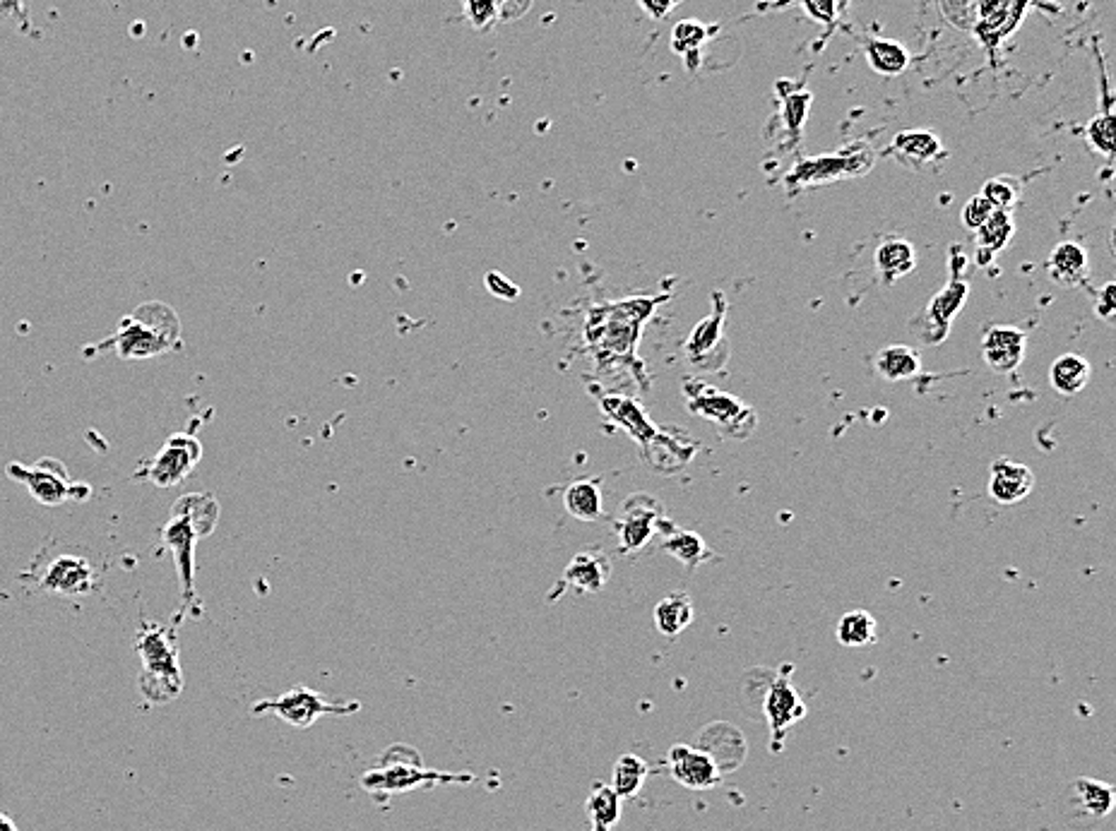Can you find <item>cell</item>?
<instances>
[{"mask_svg":"<svg viewBox=\"0 0 1116 831\" xmlns=\"http://www.w3.org/2000/svg\"><path fill=\"white\" fill-rule=\"evenodd\" d=\"M664 301L666 296H633L592 305L580 330V352L600 371H629L647 387L645 371L637 363V344L647 320Z\"/></svg>","mask_w":1116,"mask_h":831,"instance_id":"cell-1","label":"cell"},{"mask_svg":"<svg viewBox=\"0 0 1116 831\" xmlns=\"http://www.w3.org/2000/svg\"><path fill=\"white\" fill-rule=\"evenodd\" d=\"M181 320L171 305L148 301L121 320L119 330L97 346V354L115 352L123 361H144L181 352Z\"/></svg>","mask_w":1116,"mask_h":831,"instance_id":"cell-2","label":"cell"},{"mask_svg":"<svg viewBox=\"0 0 1116 831\" xmlns=\"http://www.w3.org/2000/svg\"><path fill=\"white\" fill-rule=\"evenodd\" d=\"M217 524H220V503L214 495L191 493L173 503L167 527L162 529V544L177 563L185 608L195 596V544L210 536Z\"/></svg>","mask_w":1116,"mask_h":831,"instance_id":"cell-3","label":"cell"},{"mask_svg":"<svg viewBox=\"0 0 1116 831\" xmlns=\"http://www.w3.org/2000/svg\"><path fill=\"white\" fill-rule=\"evenodd\" d=\"M177 632V625H144L135 639L142 661L140 690L154 705H167L183 690Z\"/></svg>","mask_w":1116,"mask_h":831,"instance_id":"cell-4","label":"cell"},{"mask_svg":"<svg viewBox=\"0 0 1116 831\" xmlns=\"http://www.w3.org/2000/svg\"><path fill=\"white\" fill-rule=\"evenodd\" d=\"M379 769L361 777V789L373 795L410 793L414 789H431L439 783H472V774H451V771L426 769L422 754L408 746H395L383 754Z\"/></svg>","mask_w":1116,"mask_h":831,"instance_id":"cell-5","label":"cell"},{"mask_svg":"<svg viewBox=\"0 0 1116 831\" xmlns=\"http://www.w3.org/2000/svg\"><path fill=\"white\" fill-rule=\"evenodd\" d=\"M684 397L686 406L693 416L707 420L715 426L722 437L732 440H746L756 430L758 416L738 397L722 392L713 385H707L701 377H686L684 381Z\"/></svg>","mask_w":1116,"mask_h":831,"instance_id":"cell-6","label":"cell"},{"mask_svg":"<svg viewBox=\"0 0 1116 831\" xmlns=\"http://www.w3.org/2000/svg\"><path fill=\"white\" fill-rule=\"evenodd\" d=\"M965 253L961 245H951V282L938 291L929 301V305L912 320V332L926 346L944 344L953 320L965 308L969 298V282L965 280Z\"/></svg>","mask_w":1116,"mask_h":831,"instance_id":"cell-7","label":"cell"},{"mask_svg":"<svg viewBox=\"0 0 1116 831\" xmlns=\"http://www.w3.org/2000/svg\"><path fill=\"white\" fill-rule=\"evenodd\" d=\"M876 164V152L866 142L849 144V148L837 150L833 154L808 156L796 162L785 176L787 193H796L802 188H814L821 183H835L845 179L866 176Z\"/></svg>","mask_w":1116,"mask_h":831,"instance_id":"cell-8","label":"cell"},{"mask_svg":"<svg viewBox=\"0 0 1116 831\" xmlns=\"http://www.w3.org/2000/svg\"><path fill=\"white\" fill-rule=\"evenodd\" d=\"M359 709V702L335 705L323 692L311 690L309 685H296V688L280 697L260 699L251 711L255 717H260V713H274L280 721L294 728H311L321 717H346V713H354Z\"/></svg>","mask_w":1116,"mask_h":831,"instance_id":"cell-9","label":"cell"},{"mask_svg":"<svg viewBox=\"0 0 1116 831\" xmlns=\"http://www.w3.org/2000/svg\"><path fill=\"white\" fill-rule=\"evenodd\" d=\"M612 527L619 538L621 553H637L643 550L657 534H662V529H666V534H670L674 529V524L666 519L664 507L660 505L657 498H652L647 493H635L623 503V515L612 524Z\"/></svg>","mask_w":1116,"mask_h":831,"instance_id":"cell-10","label":"cell"},{"mask_svg":"<svg viewBox=\"0 0 1116 831\" xmlns=\"http://www.w3.org/2000/svg\"><path fill=\"white\" fill-rule=\"evenodd\" d=\"M724 317H727V298L720 291L713 294V311L693 327L684 344V354L691 366L698 373L722 371L730 356L727 340H724Z\"/></svg>","mask_w":1116,"mask_h":831,"instance_id":"cell-11","label":"cell"},{"mask_svg":"<svg viewBox=\"0 0 1116 831\" xmlns=\"http://www.w3.org/2000/svg\"><path fill=\"white\" fill-rule=\"evenodd\" d=\"M202 459V445L191 433H177L157 452L138 478L150 480L157 488H177L195 472Z\"/></svg>","mask_w":1116,"mask_h":831,"instance_id":"cell-12","label":"cell"},{"mask_svg":"<svg viewBox=\"0 0 1116 831\" xmlns=\"http://www.w3.org/2000/svg\"><path fill=\"white\" fill-rule=\"evenodd\" d=\"M792 670H794L792 663H785L780 668V673L771 680V685H767L765 702H763V711H765L767 726H771L775 752L782 748V742H785L792 728L806 717V705L794 688Z\"/></svg>","mask_w":1116,"mask_h":831,"instance_id":"cell-13","label":"cell"},{"mask_svg":"<svg viewBox=\"0 0 1116 831\" xmlns=\"http://www.w3.org/2000/svg\"><path fill=\"white\" fill-rule=\"evenodd\" d=\"M8 476L22 484L41 505L56 507L68 500H78V486L70 484L66 466L51 457L39 459L34 466L10 464Z\"/></svg>","mask_w":1116,"mask_h":831,"instance_id":"cell-14","label":"cell"},{"mask_svg":"<svg viewBox=\"0 0 1116 831\" xmlns=\"http://www.w3.org/2000/svg\"><path fill=\"white\" fill-rule=\"evenodd\" d=\"M1114 800L1116 793L1109 783L1088 777L1076 779L1064 795V820L1078 831L1095 829L1109 818Z\"/></svg>","mask_w":1116,"mask_h":831,"instance_id":"cell-15","label":"cell"},{"mask_svg":"<svg viewBox=\"0 0 1116 831\" xmlns=\"http://www.w3.org/2000/svg\"><path fill=\"white\" fill-rule=\"evenodd\" d=\"M600 404L606 418L612 420L619 430L626 433L633 443L641 445L643 457H647L652 447L660 443L664 430L657 423H652L643 406L626 395H616V392H606V395L600 397Z\"/></svg>","mask_w":1116,"mask_h":831,"instance_id":"cell-16","label":"cell"},{"mask_svg":"<svg viewBox=\"0 0 1116 831\" xmlns=\"http://www.w3.org/2000/svg\"><path fill=\"white\" fill-rule=\"evenodd\" d=\"M94 581L97 572L92 563L82 556H76V553H61V556H56L43 565L37 575L39 589L63 596L90 594L94 589Z\"/></svg>","mask_w":1116,"mask_h":831,"instance_id":"cell-17","label":"cell"},{"mask_svg":"<svg viewBox=\"0 0 1116 831\" xmlns=\"http://www.w3.org/2000/svg\"><path fill=\"white\" fill-rule=\"evenodd\" d=\"M666 762H670L674 781L688 791H710L722 781V771L717 769L715 760L701 748L681 742V746H674L670 754H666Z\"/></svg>","mask_w":1116,"mask_h":831,"instance_id":"cell-18","label":"cell"},{"mask_svg":"<svg viewBox=\"0 0 1116 831\" xmlns=\"http://www.w3.org/2000/svg\"><path fill=\"white\" fill-rule=\"evenodd\" d=\"M1025 348H1027V337H1025V332L1018 327L994 325L984 332L982 356H984V361H987V366L998 375H1008L1013 371H1018L1023 358H1025Z\"/></svg>","mask_w":1116,"mask_h":831,"instance_id":"cell-19","label":"cell"},{"mask_svg":"<svg viewBox=\"0 0 1116 831\" xmlns=\"http://www.w3.org/2000/svg\"><path fill=\"white\" fill-rule=\"evenodd\" d=\"M1035 488V474L1025 464L996 459L989 469V498L998 505H1016Z\"/></svg>","mask_w":1116,"mask_h":831,"instance_id":"cell-20","label":"cell"},{"mask_svg":"<svg viewBox=\"0 0 1116 831\" xmlns=\"http://www.w3.org/2000/svg\"><path fill=\"white\" fill-rule=\"evenodd\" d=\"M775 90L780 99L782 130H785V150H794L796 144L802 142L804 123L808 119L811 99L814 97H811L804 82H792V80H780L775 84Z\"/></svg>","mask_w":1116,"mask_h":831,"instance_id":"cell-21","label":"cell"},{"mask_svg":"<svg viewBox=\"0 0 1116 831\" xmlns=\"http://www.w3.org/2000/svg\"><path fill=\"white\" fill-rule=\"evenodd\" d=\"M612 579V560L600 548L580 550L569 563L561 579V587H571L580 594H597Z\"/></svg>","mask_w":1116,"mask_h":831,"instance_id":"cell-22","label":"cell"},{"mask_svg":"<svg viewBox=\"0 0 1116 831\" xmlns=\"http://www.w3.org/2000/svg\"><path fill=\"white\" fill-rule=\"evenodd\" d=\"M1047 274L1062 288L1083 286L1090 276V260L1085 247L1076 241H1064L1056 245L1047 260Z\"/></svg>","mask_w":1116,"mask_h":831,"instance_id":"cell-23","label":"cell"},{"mask_svg":"<svg viewBox=\"0 0 1116 831\" xmlns=\"http://www.w3.org/2000/svg\"><path fill=\"white\" fill-rule=\"evenodd\" d=\"M891 154L907 169H924L936 159L946 156V150L929 130H903L891 144Z\"/></svg>","mask_w":1116,"mask_h":831,"instance_id":"cell-24","label":"cell"},{"mask_svg":"<svg viewBox=\"0 0 1116 831\" xmlns=\"http://www.w3.org/2000/svg\"><path fill=\"white\" fill-rule=\"evenodd\" d=\"M874 267L883 284H895L917 267L915 245L905 239L883 241L874 253Z\"/></svg>","mask_w":1116,"mask_h":831,"instance_id":"cell-25","label":"cell"},{"mask_svg":"<svg viewBox=\"0 0 1116 831\" xmlns=\"http://www.w3.org/2000/svg\"><path fill=\"white\" fill-rule=\"evenodd\" d=\"M565 513L577 521H597L604 515V493L600 478H580L563 490Z\"/></svg>","mask_w":1116,"mask_h":831,"instance_id":"cell-26","label":"cell"},{"mask_svg":"<svg viewBox=\"0 0 1116 831\" xmlns=\"http://www.w3.org/2000/svg\"><path fill=\"white\" fill-rule=\"evenodd\" d=\"M874 371L888 383L912 381L922 373V356L907 344H891L874 356Z\"/></svg>","mask_w":1116,"mask_h":831,"instance_id":"cell-27","label":"cell"},{"mask_svg":"<svg viewBox=\"0 0 1116 831\" xmlns=\"http://www.w3.org/2000/svg\"><path fill=\"white\" fill-rule=\"evenodd\" d=\"M977 262L989 265V260L1011 245L1016 236V222L1006 210H994V214L977 231Z\"/></svg>","mask_w":1116,"mask_h":831,"instance_id":"cell-28","label":"cell"},{"mask_svg":"<svg viewBox=\"0 0 1116 831\" xmlns=\"http://www.w3.org/2000/svg\"><path fill=\"white\" fill-rule=\"evenodd\" d=\"M1093 368L1085 356L1080 354H1064L1052 363L1049 368V385L1054 392H1059L1064 397L1078 395L1090 383Z\"/></svg>","mask_w":1116,"mask_h":831,"instance_id":"cell-29","label":"cell"},{"mask_svg":"<svg viewBox=\"0 0 1116 831\" xmlns=\"http://www.w3.org/2000/svg\"><path fill=\"white\" fill-rule=\"evenodd\" d=\"M585 812L590 818V831H612L623 812V800L609 783H594L585 800Z\"/></svg>","mask_w":1116,"mask_h":831,"instance_id":"cell-30","label":"cell"},{"mask_svg":"<svg viewBox=\"0 0 1116 831\" xmlns=\"http://www.w3.org/2000/svg\"><path fill=\"white\" fill-rule=\"evenodd\" d=\"M662 550L666 553V556L678 560L691 572L698 570L703 563L713 560V550L707 548V544L698 534L686 531V529H676V527L666 534V538L662 541Z\"/></svg>","mask_w":1116,"mask_h":831,"instance_id":"cell-31","label":"cell"},{"mask_svg":"<svg viewBox=\"0 0 1116 831\" xmlns=\"http://www.w3.org/2000/svg\"><path fill=\"white\" fill-rule=\"evenodd\" d=\"M693 618H695L693 601L684 591L664 596V599L655 606V625L664 637H678L693 622Z\"/></svg>","mask_w":1116,"mask_h":831,"instance_id":"cell-32","label":"cell"},{"mask_svg":"<svg viewBox=\"0 0 1116 831\" xmlns=\"http://www.w3.org/2000/svg\"><path fill=\"white\" fill-rule=\"evenodd\" d=\"M864 53H866L868 65H872L878 75H886V78L903 75L909 65L907 49L891 39H866Z\"/></svg>","mask_w":1116,"mask_h":831,"instance_id":"cell-33","label":"cell"},{"mask_svg":"<svg viewBox=\"0 0 1116 831\" xmlns=\"http://www.w3.org/2000/svg\"><path fill=\"white\" fill-rule=\"evenodd\" d=\"M1099 58V82H1103V99H1105V104H1103V113H1097L1095 119L1088 123V128H1085V135H1088V142L1093 144V150H1097L1099 154H1105L1107 159H1112L1114 154V115H1112V97H1109V82H1107V68L1103 63V55L1097 53Z\"/></svg>","mask_w":1116,"mask_h":831,"instance_id":"cell-34","label":"cell"},{"mask_svg":"<svg viewBox=\"0 0 1116 831\" xmlns=\"http://www.w3.org/2000/svg\"><path fill=\"white\" fill-rule=\"evenodd\" d=\"M835 635L843 647L849 649L872 647L878 639V622L872 614H866V610H849V614L839 618Z\"/></svg>","mask_w":1116,"mask_h":831,"instance_id":"cell-35","label":"cell"},{"mask_svg":"<svg viewBox=\"0 0 1116 831\" xmlns=\"http://www.w3.org/2000/svg\"><path fill=\"white\" fill-rule=\"evenodd\" d=\"M650 777V764L637 754H621L614 764L612 789L621 795V800H631L643 791V786Z\"/></svg>","mask_w":1116,"mask_h":831,"instance_id":"cell-36","label":"cell"},{"mask_svg":"<svg viewBox=\"0 0 1116 831\" xmlns=\"http://www.w3.org/2000/svg\"><path fill=\"white\" fill-rule=\"evenodd\" d=\"M849 0H771V3H763L761 8L767 10H780L785 6H802L811 20H816L825 27H835L839 14L847 10Z\"/></svg>","mask_w":1116,"mask_h":831,"instance_id":"cell-37","label":"cell"},{"mask_svg":"<svg viewBox=\"0 0 1116 831\" xmlns=\"http://www.w3.org/2000/svg\"><path fill=\"white\" fill-rule=\"evenodd\" d=\"M713 27H707L698 20H681L672 29V49L678 55H688L693 51H701L703 43L713 37Z\"/></svg>","mask_w":1116,"mask_h":831,"instance_id":"cell-38","label":"cell"},{"mask_svg":"<svg viewBox=\"0 0 1116 831\" xmlns=\"http://www.w3.org/2000/svg\"><path fill=\"white\" fill-rule=\"evenodd\" d=\"M1021 193H1023V185L1018 179H1011V176H996V179H989L987 183L982 185V193L987 197L994 210H1006L1011 212L1013 207L1018 205V200H1021Z\"/></svg>","mask_w":1116,"mask_h":831,"instance_id":"cell-39","label":"cell"},{"mask_svg":"<svg viewBox=\"0 0 1116 831\" xmlns=\"http://www.w3.org/2000/svg\"><path fill=\"white\" fill-rule=\"evenodd\" d=\"M460 3L462 10H465L467 22L476 32H491L499 24L496 0H460Z\"/></svg>","mask_w":1116,"mask_h":831,"instance_id":"cell-40","label":"cell"},{"mask_svg":"<svg viewBox=\"0 0 1116 831\" xmlns=\"http://www.w3.org/2000/svg\"><path fill=\"white\" fill-rule=\"evenodd\" d=\"M994 214V205L992 202L984 197V195H975V197H969L965 205H963V212H961V222L965 229L969 231H977L987 219Z\"/></svg>","mask_w":1116,"mask_h":831,"instance_id":"cell-41","label":"cell"},{"mask_svg":"<svg viewBox=\"0 0 1116 831\" xmlns=\"http://www.w3.org/2000/svg\"><path fill=\"white\" fill-rule=\"evenodd\" d=\"M534 0H496L499 24H509L520 18H525Z\"/></svg>","mask_w":1116,"mask_h":831,"instance_id":"cell-42","label":"cell"},{"mask_svg":"<svg viewBox=\"0 0 1116 831\" xmlns=\"http://www.w3.org/2000/svg\"><path fill=\"white\" fill-rule=\"evenodd\" d=\"M486 288L491 291V294L503 298V301H513L520 294V288L509 280V276H503L499 272H489L486 274Z\"/></svg>","mask_w":1116,"mask_h":831,"instance_id":"cell-43","label":"cell"},{"mask_svg":"<svg viewBox=\"0 0 1116 831\" xmlns=\"http://www.w3.org/2000/svg\"><path fill=\"white\" fill-rule=\"evenodd\" d=\"M1114 284H1105L1103 288V294L1097 296V303H1095V313L1105 320V323H1112L1114 320V311H1116V298H1114Z\"/></svg>","mask_w":1116,"mask_h":831,"instance_id":"cell-44","label":"cell"},{"mask_svg":"<svg viewBox=\"0 0 1116 831\" xmlns=\"http://www.w3.org/2000/svg\"><path fill=\"white\" fill-rule=\"evenodd\" d=\"M641 3V8L650 14L652 20H662L670 14V10L678 3V0H637Z\"/></svg>","mask_w":1116,"mask_h":831,"instance_id":"cell-45","label":"cell"},{"mask_svg":"<svg viewBox=\"0 0 1116 831\" xmlns=\"http://www.w3.org/2000/svg\"><path fill=\"white\" fill-rule=\"evenodd\" d=\"M24 0H0V12H20Z\"/></svg>","mask_w":1116,"mask_h":831,"instance_id":"cell-46","label":"cell"},{"mask_svg":"<svg viewBox=\"0 0 1116 831\" xmlns=\"http://www.w3.org/2000/svg\"><path fill=\"white\" fill-rule=\"evenodd\" d=\"M0 831H18V824H14L10 814L6 812H0Z\"/></svg>","mask_w":1116,"mask_h":831,"instance_id":"cell-47","label":"cell"}]
</instances>
